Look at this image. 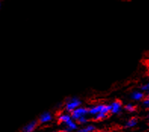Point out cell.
Returning <instances> with one entry per match:
<instances>
[{
    "mask_svg": "<svg viewBox=\"0 0 149 132\" xmlns=\"http://www.w3.org/2000/svg\"><path fill=\"white\" fill-rule=\"evenodd\" d=\"M72 120V118L70 115H61L58 117V122L60 124L61 123H64V124H67L68 122Z\"/></svg>",
    "mask_w": 149,
    "mask_h": 132,
    "instance_id": "7",
    "label": "cell"
},
{
    "mask_svg": "<svg viewBox=\"0 0 149 132\" xmlns=\"http://www.w3.org/2000/svg\"><path fill=\"white\" fill-rule=\"evenodd\" d=\"M137 122H138V119H137V118H131V119L127 122V124L125 125V128H132V127L136 126V125H137Z\"/></svg>",
    "mask_w": 149,
    "mask_h": 132,
    "instance_id": "8",
    "label": "cell"
},
{
    "mask_svg": "<svg viewBox=\"0 0 149 132\" xmlns=\"http://www.w3.org/2000/svg\"><path fill=\"white\" fill-rule=\"evenodd\" d=\"M108 115H106V114L104 113H98L96 115V116H95L94 120L95 121H102V120L104 119L105 118H107Z\"/></svg>",
    "mask_w": 149,
    "mask_h": 132,
    "instance_id": "12",
    "label": "cell"
},
{
    "mask_svg": "<svg viewBox=\"0 0 149 132\" xmlns=\"http://www.w3.org/2000/svg\"><path fill=\"white\" fill-rule=\"evenodd\" d=\"M52 116L49 112H44L43 114H42L40 116V119H39V123L40 124H44V123L49 122L50 121H52Z\"/></svg>",
    "mask_w": 149,
    "mask_h": 132,
    "instance_id": "4",
    "label": "cell"
},
{
    "mask_svg": "<svg viewBox=\"0 0 149 132\" xmlns=\"http://www.w3.org/2000/svg\"><path fill=\"white\" fill-rule=\"evenodd\" d=\"M111 113L117 114L120 112L122 107V103L120 100H116L111 105Z\"/></svg>",
    "mask_w": 149,
    "mask_h": 132,
    "instance_id": "5",
    "label": "cell"
},
{
    "mask_svg": "<svg viewBox=\"0 0 149 132\" xmlns=\"http://www.w3.org/2000/svg\"><path fill=\"white\" fill-rule=\"evenodd\" d=\"M143 97H144L143 93H139V92H135V93H133L132 95V98L134 99V100H142Z\"/></svg>",
    "mask_w": 149,
    "mask_h": 132,
    "instance_id": "10",
    "label": "cell"
},
{
    "mask_svg": "<svg viewBox=\"0 0 149 132\" xmlns=\"http://www.w3.org/2000/svg\"><path fill=\"white\" fill-rule=\"evenodd\" d=\"M38 124H39L38 121H32L31 122L28 123L27 125H25L21 132H33L34 130L36 128Z\"/></svg>",
    "mask_w": 149,
    "mask_h": 132,
    "instance_id": "3",
    "label": "cell"
},
{
    "mask_svg": "<svg viewBox=\"0 0 149 132\" xmlns=\"http://www.w3.org/2000/svg\"><path fill=\"white\" fill-rule=\"evenodd\" d=\"M77 122L79 123V124H80V125H83V124H86V123L88 122V119H87L85 116H84V117H81L78 119Z\"/></svg>",
    "mask_w": 149,
    "mask_h": 132,
    "instance_id": "13",
    "label": "cell"
},
{
    "mask_svg": "<svg viewBox=\"0 0 149 132\" xmlns=\"http://www.w3.org/2000/svg\"><path fill=\"white\" fill-rule=\"evenodd\" d=\"M143 103H144V104H145V105H146L147 106H149V99L146 98L145 100H144Z\"/></svg>",
    "mask_w": 149,
    "mask_h": 132,
    "instance_id": "14",
    "label": "cell"
},
{
    "mask_svg": "<svg viewBox=\"0 0 149 132\" xmlns=\"http://www.w3.org/2000/svg\"><path fill=\"white\" fill-rule=\"evenodd\" d=\"M89 110L87 108H83V107H79L77 109H76L74 111L71 112V118L72 119L77 121L79 118L84 117L86 115L89 113Z\"/></svg>",
    "mask_w": 149,
    "mask_h": 132,
    "instance_id": "1",
    "label": "cell"
},
{
    "mask_svg": "<svg viewBox=\"0 0 149 132\" xmlns=\"http://www.w3.org/2000/svg\"><path fill=\"white\" fill-rule=\"evenodd\" d=\"M124 108L125 110H127L128 112H133L136 111V106L131 105V104H127L124 106Z\"/></svg>",
    "mask_w": 149,
    "mask_h": 132,
    "instance_id": "11",
    "label": "cell"
},
{
    "mask_svg": "<svg viewBox=\"0 0 149 132\" xmlns=\"http://www.w3.org/2000/svg\"><path fill=\"white\" fill-rule=\"evenodd\" d=\"M148 68V72H147V74H148V76L149 77V68Z\"/></svg>",
    "mask_w": 149,
    "mask_h": 132,
    "instance_id": "16",
    "label": "cell"
},
{
    "mask_svg": "<svg viewBox=\"0 0 149 132\" xmlns=\"http://www.w3.org/2000/svg\"><path fill=\"white\" fill-rule=\"evenodd\" d=\"M0 8H1V2H0Z\"/></svg>",
    "mask_w": 149,
    "mask_h": 132,
    "instance_id": "18",
    "label": "cell"
},
{
    "mask_svg": "<svg viewBox=\"0 0 149 132\" xmlns=\"http://www.w3.org/2000/svg\"><path fill=\"white\" fill-rule=\"evenodd\" d=\"M104 132H108V131H104Z\"/></svg>",
    "mask_w": 149,
    "mask_h": 132,
    "instance_id": "20",
    "label": "cell"
},
{
    "mask_svg": "<svg viewBox=\"0 0 149 132\" xmlns=\"http://www.w3.org/2000/svg\"><path fill=\"white\" fill-rule=\"evenodd\" d=\"M55 132H63V131H55Z\"/></svg>",
    "mask_w": 149,
    "mask_h": 132,
    "instance_id": "19",
    "label": "cell"
},
{
    "mask_svg": "<svg viewBox=\"0 0 149 132\" xmlns=\"http://www.w3.org/2000/svg\"><path fill=\"white\" fill-rule=\"evenodd\" d=\"M81 105L80 100L77 98H72L70 100H68L66 104V110L68 112H72L73 111L79 108V106Z\"/></svg>",
    "mask_w": 149,
    "mask_h": 132,
    "instance_id": "2",
    "label": "cell"
},
{
    "mask_svg": "<svg viewBox=\"0 0 149 132\" xmlns=\"http://www.w3.org/2000/svg\"><path fill=\"white\" fill-rule=\"evenodd\" d=\"M142 89H143V90H149V84H148L146 85V86H144V87H142Z\"/></svg>",
    "mask_w": 149,
    "mask_h": 132,
    "instance_id": "15",
    "label": "cell"
},
{
    "mask_svg": "<svg viewBox=\"0 0 149 132\" xmlns=\"http://www.w3.org/2000/svg\"><path fill=\"white\" fill-rule=\"evenodd\" d=\"M96 130V128L94 125H87L83 128H80L77 131V132H94Z\"/></svg>",
    "mask_w": 149,
    "mask_h": 132,
    "instance_id": "9",
    "label": "cell"
},
{
    "mask_svg": "<svg viewBox=\"0 0 149 132\" xmlns=\"http://www.w3.org/2000/svg\"><path fill=\"white\" fill-rule=\"evenodd\" d=\"M146 98H148V99H149V94H148V96H147V97H146Z\"/></svg>",
    "mask_w": 149,
    "mask_h": 132,
    "instance_id": "17",
    "label": "cell"
},
{
    "mask_svg": "<svg viewBox=\"0 0 149 132\" xmlns=\"http://www.w3.org/2000/svg\"><path fill=\"white\" fill-rule=\"evenodd\" d=\"M103 106H104V105L102 104V105H98V106L91 108V109H89V113L91 114V115H97L98 113H101L102 111V109H103Z\"/></svg>",
    "mask_w": 149,
    "mask_h": 132,
    "instance_id": "6",
    "label": "cell"
}]
</instances>
